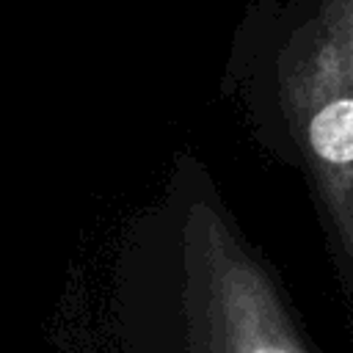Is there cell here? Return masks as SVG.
Masks as SVG:
<instances>
[{
  "mask_svg": "<svg viewBox=\"0 0 353 353\" xmlns=\"http://www.w3.org/2000/svg\"><path fill=\"white\" fill-rule=\"evenodd\" d=\"M188 229L215 353H309L268 273L248 256L223 218L207 204H196Z\"/></svg>",
  "mask_w": 353,
  "mask_h": 353,
  "instance_id": "7a4b0ae2",
  "label": "cell"
},
{
  "mask_svg": "<svg viewBox=\"0 0 353 353\" xmlns=\"http://www.w3.org/2000/svg\"><path fill=\"white\" fill-rule=\"evenodd\" d=\"M281 102L342 259L353 268V0H323L281 55Z\"/></svg>",
  "mask_w": 353,
  "mask_h": 353,
  "instance_id": "6da1fadb",
  "label": "cell"
}]
</instances>
